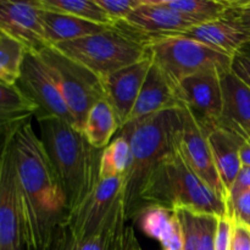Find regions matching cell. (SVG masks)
I'll return each instance as SVG.
<instances>
[{"label":"cell","mask_w":250,"mask_h":250,"mask_svg":"<svg viewBox=\"0 0 250 250\" xmlns=\"http://www.w3.org/2000/svg\"><path fill=\"white\" fill-rule=\"evenodd\" d=\"M14 150L23 250H44L68 214L65 194L32 122L16 133Z\"/></svg>","instance_id":"6da1fadb"},{"label":"cell","mask_w":250,"mask_h":250,"mask_svg":"<svg viewBox=\"0 0 250 250\" xmlns=\"http://www.w3.org/2000/svg\"><path fill=\"white\" fill-rule=\"evenodd\" d=\"M181 129L180 109H171L128 122L117 132V136L128 141L131 148V161L124 176L127 219L141 210V192L150 173L178 149Z\"/></svg>","instance_id":"7a4b0ae2"},{"label":"cell","mask_w":250,"mask_h":250,"mask_svg":"<svg viewBox=\"0 0 250 250\" xmlns=\"http://www.w3.org/2000/svg\"><path fill=\"white\" fill-rule=\"evenodd\" d=\"M41 141L66 198L68 212L77 208L100 182V158L81 129L65 120H38Z\"/></svg>","instance_id":"3957f363"},{"label":"cell","mask_w":250,"mask_h":250,"mask_svg":"<svg viewBox=\"0 0 250 250\" xmlns=\"http://www.w3.org/2000/svg\"><path fill=\"white\" fill-rule=\"evenodd\" d=\"M139 199L146 207L160 205L172 210L187 209L195 214L216 217L227 215L226 200L195 175L181 155L180 148L150 173Z\"/></svg>","instance_id":"277c9868"},{"label":"cell","mask_w":250,"mask_h":250,"mask_svg":"<svg viewBox=\"0 0 250 250\" xmlns=\"http://www.w3.org/2000/svg\"><path fill=\"white\" fill-rule=\"evenodd\" d=\"M100 78L131 66L149 55L146 42L121 23L102 33L53 45Z\"/></svg>","instance_id":"5b68a950"},{"label":"cell","mask_w":250,"mask_h":250,"mask_svg":"<svg viewBox=\"0 0 250 250\" xmlns=\"http://www.w3.org/2000/svg\"><path fill=\"white\" fill-rule=\"evenodd\" d=\"M153 60L175 83L205 71L221 75L231 72V54L208 46L182 36H164L146 39Z\"/></svg>","instance_id":"8992f818"},{"label":"cell","mask_w":250,"mask_h":250,"mask_svg":"<svg viewBox=\"0 0 250 250\" xmlns=\"http://www.w3.org/2000/svg\"><path fill=\"white\" fill-rule=\"evenodd\" d=\"M38 55L65 99L75 119L76 127L82 131L93 105L105 99L102 78L54 46H46Z\"/></svg>","instance_id":"52a82bcc"},{"label":"cell","mask_w":250,"mask_h":250,"mask_svg":"<svg viewBox=\"0 0 250 250\" xmlns=\"http://www.w3.org/2000/svg\"><path fill=\"white\" fill-rule=\"evenodd\" d=\"M16 84L37 105V120L56 117L76 126L65 99L38 54L27 51Z\"/></svg>","instance_id":"ba28073f"},{"label":"cell","mask_w":250,"mask_h":250,"mask_svg":"<svg viewBox=\"0 0 250 250\" xmlns=\"http://www.w3.org/2000/svg\"><path fill=\"white\" fill-rule=\"evenodd\" d=\"M14 138L0 154V250H23Z\"/></svg>","instance_id":"9c48e42d"},{"label":"cell","mask_w":250,"mask_h":250,"mask_svg":"<svg viewBox=\"0 0 250 250\" xmlns=\"http://www.w3.org/2000/svg\"><path fill=\"white\" fill-rule=\"evenodd\" d=\"M180 111L182 115V129L178 146L181 155L195 175L227 203L229 195L220 180L210 149V131L202 126L192 111L183 104L181 105Z\"/></svg>","instance_id":"30bf717a"},{"label":"cell","mask_w":250,"mask_h":250,"mask_svg":"<svg viewBox=\"0 0 250 250\" xmlns=\"http://www.w3.org/2000/svg\"><path fill=\"white\" fill-rule=\"evenodd\" d=\"M221 73L205 71L176 83L178 98L208 131L219 126L222 111Z\"/></svg>","instance_id":"8fae6325"},{"label":"cell","mask_w":250,"mask_h":250,"mask_svg":"<svg viewBox=\"0 0 250 250\" xmlns=\"http://www.w3.org/2000/svg\"><path fill=\"white\" fill-rule=\"evenodd\" d=\"M124 193V177L100 180L95 189L66 216L71 237L82 239L98 231Z\"/></svg>","instance_id":"7c38bea8"},{"label":"cell","mask_w":250,"mask_h":250,"mask_svg":"<svg viewBox=\"0 0 250 250\" xmlns=\"http://www.w3.org/2000/svg\"><path fill=\"white\" fill-rule=\"evenodd\" d=\"M0 32L21 43L29 53L38 54L49 46L39 0H0Z\"/></svg>","instance_id":"4fadbf2b"},{"label":"cell","mask_w":250,"mask_h":250,"mask_svg":"<svg viewBox=\"0 0 250 250\" xmlns=\"http://www.w3.org/2000/svg\"><path fill=\"white\" fill-rule=\"evenodd\" d=\"M151 62L153 58L149 53L143 60L102 78L105 100L111 105L120 128L128 122Z\"/></svg>","instance_id":"5bb4252c"},{"label":"cell","mask_w":250,"mask_h":250,"mask_svg":"<svg viewBox=\"0 0 250 250\" xmlns=\"http://www.w3.org/2000/svg\"><path fill=\"white\" fill-rule=\"evenodd\" d=\"M119 23L138 34L144 41L154 37L176 36L199 24L189 17L172 11L159 0H142L141 5Z\"/></svg>","instance_id":"9a60e30c"},{"label":"cell","mask_w":250,"mask_h":250,"mask_svg":"<svg viewBox=\"0 0 250 250\" xmlns=\"http://www.w3.org/2000/svg\"><path fill=\"white\" fill-rule=\"evenodd\" d=\"M181 105L176 83L153 60L128 122L165 110L180 109Z\"/></svg>","instance_id":"2e32d148"},{"label":"cell","mask_w":250,"mask_h":250,"mask_svg":"<svg viewBox=\"0 0 250 250\" xmlns=\"http://www.w3.org/2000/svg\"><path fill=\"white\" fill-rule=\"evenodd\" d=\"M221 87L222 111L217 127L250 138V88L232 72L221 76Z\"/></svg>","instance_id":"e0dca14e"},{"label":"cell","mask_w":250,"mask_h":250,"mask_svg":"<svg viewBox=\"0 0 250 250\" xmlns=\"http://www.w3.org/2000/svg\"><path fill=\"white\" fill-rule=\"evenodd\" d=\"M36 115L37 105L19 85L0 82V154L5 144Z\"/></svg>","instance_id":"ac0fdd59"},{"label":"cell","mask_w":250,"mask_h":250,"mask_svg":"<svg viewBox=\"0 0 250 250\" xmlns=\"http://www.w3.org/2000/svg\"><path fill=\"white\" fill-rule=\"evenodd\" d=\"M142 231L156 239L164 250H182L183 236L175 210L160 205H146L137 214Z\"/></svg>","instance_id":"d6986e66"},{"label":"cell","mask_w":250,"mask_h":250,"mask_svg":"<svg viewBox=\"0 0 250 250\" xmlns=\"http://www.w3.org/2000/svg\"><path fill=\"white\" fill-rule=\"evenodd\" d=\"M244 141L246 139L242 137L221 127H216L209 133V144L215 167L227 195L242 168L239 150Z\"/></svg>","instance_id":"ffe728a7"},{"label":"cell","mask_w":250,"mask_h":250,"mask_svg":"<svg viewBox=\"0 0 250 250\" xmlns=\"http://www.w3.org/2000/svg\"><path fill=\"white\" fill-rule=\"evenodd\" d=\"M42 22H43L44 34H45L46 43L49 46L102 33L110 28V26L93 23L85 20L51 11L43 7H42Z\"/></svg>","instance_id":"44dd1931"},{"label":"cell","mask_w":250,"mask_h":250,"mask_svg":"<svg viewBox=\"0 0 250 250\" xmlns=\"http://www.w3.org/2000/svg\"><path fill=\"white\" fill-rule=\"evenodd\" d=\"M176 36L193 39L231 55H233L244 43L250 41L249 36L225 19L195 24Z\"/></svg>","instance_id":"7402d4cb"},{"label":"cell","mask_w":250,"mask_h":250,"mask_svg":"<svg viewBox=\"0 0 250 250\" xmlns=\"http://www.w3.org/2000/svg\"><path fill=\"white\" fill-rule=\"evenodd\" d=\"M119 129V121L111 105L103 99L95 103L89 110L82 132L87 137L90 146L99 150H104Z\"/></svg>","instance_id":"603a6c76"},{"label":"cell","mask_w":250,"mask_h":250,"mask_svg":"<svg viewBox=\"0 0 250 250\" xmlns=\"http://www.w3.org/2000/svg\"><path fill=\"white\" fill-rule=\"evenodd\" d=\"M177 14L194 20L198 23L215 21L224 17L229 1L224 0H159Z\"/></svg>","instance_id":"cb8c5ba5"},{"label":"cell","mask_w":250,"mask_h":250,"mask_svg":"<svg viewBox=\"0 0 250 250\" xmlns=\"http://www.w3.org/2000/svg\"><path fill=\"white\" fill-rule=\"evenodd\" d=\"M42 7L103 26H116L95 0H39Z\"/></svg>","instance_id":"d4e9b609"},{"label":"cell","mask_w":250,"mask_h":250,"mask_svg":"<svg viewBox=\"0 0 250 250\" xmlns=\"http://www.w3.org/2000/svg\"><path fill=\"white\" fill-rule=\"evenodd\" d=\"M131 161V148L125 137L116 136L103 150L100 158V180L124 177Z\"/></svg>","instance_id":"484cf974"},{"label":"cell","mask_w":250,"mask_h":250,"mask_svg":"<svg viewBox=\"0 0 250 250\" xmlns=\"http://www.w3.org/2000/svg\"><path fill=\"white\" fill-rule=\"evenodd\" d=\"M26 53L21 43L0 32V82L16 84Z\"/></svg>","instance_id":"4316f807"},{"label":"cell","mask_w":250,"mask_h":250,"mask_svg":"<svg viewBox=\"0 0 250 250\" xmlns=\"http://www.w3.org/2000/svg\"><path fill=\"white\" fill-rule=\"evenodd\" d=\"M219 217L209 214H195L198 250H215V237Z\"/></svg>","instance_id":"83f0119b"},{"label":"cell","mask_w":250,"mask_h":250,"mask_svg":"<svg viewBox=\"0 0 250 250\" xmlns=\"http://www.w3.org/2000/svg\"><path fill=\"white\" fill-rule=\"evenodd\" d=\"M110 212L106 216V219L104 220V222L102 224V226L98 229V231L92 233L90 236L84 237V238L82 239H75L71 237L70 232H68L66 250H104L105 237H106V229L107 224H109Z\"/></svg>","instance_id":"f1b7e54d"},{"label":"cell","mask_w":250,"mask_h":250,"mask_svg":"<svg viewBox=\"0 0 250 250\" xmlns=\"http://www.w3.org/2000/svg\"><path fill=\"white\" fill-rule=\"evenodd\" d=\"M95 2L116 24L125 21L141 5L142 0H95Z\"/></svg>","instance_id":"f546056e"},{"label":"cell","mask_w":250,"mask_h":250,"mask_svg":"<svg viewBox=\"0 0 250 250\" xmlns=\"http://www.w3.org/2000/svg\"><path fill=\"white\" fill-rule=\"evenodd\" d=\"M227 215L234 222L250 229V189L238 193L227 200Z\"/></svg>","instance_id":"4dcf8cb0"},{"label":"cell","mask_w":250,"mask_h":250,"mask_svg":"<svg viewBox=\"0 0 250 250\" xmlns=\"http://www.w3.org/2000/svg\"><path fill=\"white\" fill-rule=\"evenodd\" d=\"M180 220L183 236L182 250H198V234L195 225V212L187 209L175 210Z\"/></svg>","instance_id":"1f68e13d"},{"label":"cell","mask_w":250,"mask_h":250,"mask_svg":"<svg viewBox=\"0 0 250 250\" xmlns=\"http://www.w3.org/2000/svg\"><path fill=\"white\" fill-rule=\"evenodd\" d=\"M231 72L250 88V41L244 43L232 56Z\"/></svg>","instance_id":"d6a6232c"},{"label":"cell","mask_w":250,"mask_h":250,"mask_svg":"<svg viewBox=\"0 0 250 250\" xmlns=\"http://www.w3.org/2000/svg\"><path fill=\"white\" fill-rule=\"evenodd\" d=\"M232 229H233V220L229 215L219 217L216 237H215V250H231Z\"/></svg>","instance_id":"836d02e7"},{"label":"cell","mask_w":250,"mask_h":250,"mask_svg":"<svg viewBox=\"0 0 250 250\" xmlns=\"http://www.w3.org/2000/svg\"><path fill=\"white\" fill-rule=\"evenodd\" d=\"M222 19L229 21V23L236 26L237 28L241 29L247 36L250 37V12L238 9L232 4V1H229V9H227L226 14L224 15Z\"/></svg>","instance_id":"e575fe53"},{"label":"cell","mask_w":250,"mask_h":250,"mask_svg":"<svg viewBox=\"0 0 250 250\" xmlns=\"http://www.w3.org/2000/svg\"><path fill=\"white\" fill-rule=\"evenodd\" d=\"M231 250H250V229L233 221Z\"/></svg>","instance_id":"d590c367"},{"label":"cell","mask_w":250,"mask_h":250,"mask_svg":"<svg viewBox=\"0 0 250 250\" xmlns=\"http://www.w3.org/2000/svg\"><path fill=\"white\" fill-rule=\"evenodd\" d=\"M248 189H250V167H248V166H242L241 171H239L238 176H237L236 181H234L233 186H232L231 190H229L227 200L237 195L238 193Z\"/></svg>","instance_id":"8d00e7d4"},{"label":"cell","mask_w":250,"mask_h":250,"mask_svg":"<svg viewBox=\"0 0 250 250\" xmlns=\"http://www.w3.org/2000/svg\"><path fill=\"white\" fill-rule=\"evenodd\" d=\"M67 227H66V225L62 222V224L56 229V231L54 232L50 243H49V246L44 250H66V246H67Z\"/></svg>","instance_id":"74e56055"},{"label":"cell","mask_w":250,"mask_h":250,"mask_svg":"<svg viewBox=\"0 0 250 250\" xmlns=\"http://www.w3.org/2000/svg\"><path fill=\"white\" fill-rule=\"evenodd\" d=\"M125 250H142L138 243L136 233L132 226H126V233H125Z\"/></svg>","instance_id":"f35d334b"},{"label":"cell","mask_w":250,"mask_h":250,"mask_svg":"<svg viewBox=\"0 0 250 250\" xmlns=\"http://www.w3.org/2000/svg\"><path fill=\"white\" fill-rule=\"evenodd\" d=\"M239 158H241L242 166H248L250 167V138L243 142L239 150Z\"/></svg>","instance_id":"ab89813d"},{"label":"cell","mask_w":250,"mask_h":250,"mask_svg":"<svg viewBox=\"0 0 250 250\" xmlns=\"http://www.w3.org/2000/svg\"><path fill=\"white\" fill-rule=\"evenodd\" d=\"M232 4H233L236 7H238V9L243 10V11L250 12V0H247V1L236 0V1H232Z\"/></svg>","instance_id":"60d3db41"}]
</instances>
